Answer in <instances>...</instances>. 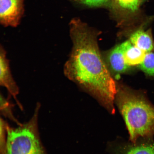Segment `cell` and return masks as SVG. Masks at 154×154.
I'll use <instances>...</instances> for the list:
<instances>
[{
    "mask_svg": "<svg viewBox=\"0 0 154 154\" xmlns=\"http://www.w3.org/2000/svg\"><path fill=\"white\" fill-rule=\"evenodd\" d=\"M41 106L40 103H36L31 118L17 128L7 122L6 135L0 140V154H48L38 130Z\"/></svg>",
    "mask_w": 154,
    "mask_h": 154,
    "instance_id": "obj_3",
    "label": "cell"
},
{
    "mask_svg": "<svg viewBox=\"0 0 154 154\" xmlns=\"http://www.w3.org/2000/svg\"><path fill=\"white\" fill-rule=\"evenodd\" d=\"M131 141L154 136V106L142 94L125 87L117 88L115 99Z\"/></svg>",
    "mask_w": 154,
    "mask_h": 154,
    "instance_id": "obj_2",
    "label": "cell"
},
{
    "mask_svg": "<svg viewBox=\"0 0 154 154\" xmlns=\"http://www.w3.org/2000/svg\"><path fill=\"white\" fill-rule=\"evenodd\" d=\"M125 61L129 66L140 65L143 62L146 53L131 43L130 40L120 44Z\"/></svg>",
    "mask_w": 154,
    "mask_h": 154,
    "instance_id": "obj_6",
    "label": "cell"
},
{
    "mask_svg": "<svg viewBox=\"0 0 154 154\" xmlns=\"http://www.w3.org/2000/svg\"><path fill=\"white\" fill-rule=\"evenodd\" d=\"M79 2L90 7L100 6L108 2L109 0H76Z\"/></svg>",
    "mask_w": 154,
    "mask_h": 154,
    "instance_id": "obj_13",
    "label": "cell"
},
{
    "mask_svg": "<svg viewBox=\"0 0 154 154\" xmlns=\"http://www.w3.org/2000/svg\"><path fill=\"white\" fill-rule=\"evenodd\" d=\"M118 154H154V144L150 142L123 145L117 150Z\"/></svg>",
    "mask_w": 154,
    "mask_h": 154,
    "instance_id": "obj_9",
    "label": "cell"
},
{
    "mask_svg": "<svg viewBox=\"0 0 154 154\" xmlns=\"http://www.w3.org/2000/svg\"><path fill=\"white\" fill-rule=\"evenodd\" d=\"M69 32L72 46L63 66V74L114 113L117 88L101 57L97 33L77 19L71 21Z\"/></svg>",
    "mask_w": 154,
    "mask_h": 154,
    "instance_id": "obj_1",
    "label": "cell"
},
{
    "mask_svg": "<svg viewBox=\"0 0 154 154\" xmlns=\"http://www.w3.org/2000/svg\"><path fill=\"white\" fill-rule=\"evenodd\" d=\"M139 66L140 69L146 74L154 76V53H146L143 62Z\"/></svg>",
    "mask_w": 154,
    "mask_h": 154,
    "instance_id": "obj_12",
    "label": "cell"
},
{
    "mask_svg": "<svg viewBox=\"0 0 154 154\" xmlns=\"http://www.w3.org/2000/svg\"><path fill=\"white\" fill-rule=\"evenodd\" d=\"M9 60L7 57V51L3 46L0 48V85L5 88L8 92V95L15 99L21 110L23 108L19 103L17 96L19 94V88L11 74Z\"/></svg>",
    "mask_w": 154,
    "mask_h": 154,
    "instance_id": "obj_4",
    "label": "cell"
},
{
    "mask_svg": "<svg viewBox=\"0 0 154 154\" xmlns=\"http://www.w3.org/2000/svg\"><path fill=\"white\" fill-rule=\"evenodd\" d=\"M108 61L112 70L116 74L124 73L129 67L125 61L120 45L111 50L108 56Z\"/></svg>",
    "mask_w": 154,
    "mask_h": 154,
    "instance_id": "obj_8",
    "label": "cell"
},
{
    "mask_svg": "<svg viewBox=\"0 0 154 154\" xmlns=\"http://www.w3.org/2000/svg\"><path fill=\"white\" fill-rule=\"evenodd\" d=\"M11 96L9 95L6 98L1 93V100H0V109L1 114L6 118L10 120L15 123L18 126L22 124L15 118L13 114V109L14 105L11 103L10 99Z\"/></svg>",
    "mask_w": 154,
    "mask_h": 154,
    "instance_id": "obj_10",
    "label": "cell"
},
{
    "mask_svg": "<svg viewBox=\"0 0 154 154\" xmlns=\"http://www.w3.org/2000/svg\"><path fill=\"white\" fill-rule=\"evenodd\" d=\"M130 41L134 45L146 53L154 50V44L149 30L139 28L131 34Z\"/></svg>",
    "mask_w": 154,
    "mask_h": 154,
    "instance_id": "obj_7",
    "label": "cell"
},
{
    "mask_svg": "<svg viewBox=\"0 0 154 154\" xmlns=\"http://www.w3.org/2000/svg\"><path fill=\"white\" fill-rule=\"evenodd\" d=\"M143 0H112L113 5L120 11L134 13L139 9Z\"/></svg>",
    "mask_w": 154,
    "mask_h": 154,
    "instance_id": "obj_11",
    "label": "cell"
},
{
    "mask_svg": "<svg viewBox=\"0 0 154 154\" xmlns=\"http://www.w3.org/2000/svg\"><path fill=\"white\" fill-rule=\"evenodd\" d=\"M23 0H0V20L3 26L16 27L23 10Z\"/></svg>",
    "mask_w": 154,
    "mask_h": 154,
    "instance_id": "obj_5",
    "label": "cell"
}]
</instances>
